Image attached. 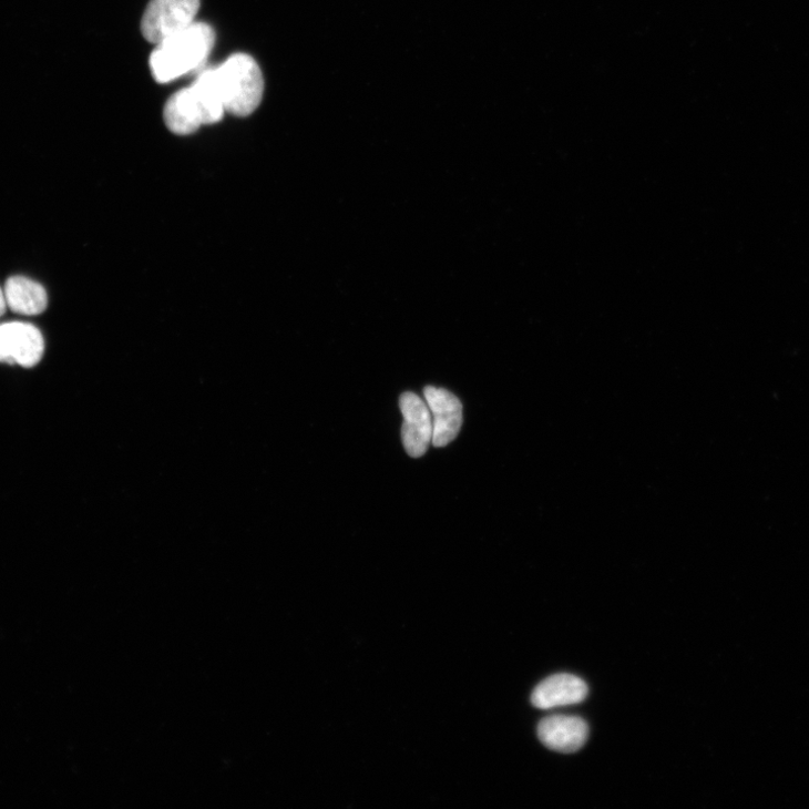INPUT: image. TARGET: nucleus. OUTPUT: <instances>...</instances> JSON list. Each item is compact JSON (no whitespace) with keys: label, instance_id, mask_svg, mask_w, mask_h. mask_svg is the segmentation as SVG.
<instances>
[{"label":"nucleus","instance_id":"obj_7","mask_svg":"<svg viewBox=\"0 0 809 809\" xmlns=\"http://www.w3.org/2000/svg\"><path fill=\"white\" fill-rule=\"evenodd\" d=\"M587 723L581 717L554 715L542 719L537 727L540 741L550 750L575 754L587 743Z\"/></svg>","mask_w":809,"mask_h":809},{"label":"nucleus","instance_id":"obj_1","mask_svg":"<svg viewBox=\"0 0 809 809\" xmlns=\"http://www.w3.org/2000/svg\"><path fill=\"white\" fill-rule=\"evenodd\" d=\"M214 42L215 33L209 25L193 23L156 44L150 57L152 75L157 83L166 84L199 68L211 53Z\"/></svg>","mask_w":809,"mask_h":809},{"label":"nucleus","instance_id":"obj_3","mask_svg":"<svg viewBox=\"0 0 809 809\" xmlns=\"http://www.w3.org/2000/svg\"><path fill=\"white\" fill-rule=\"evenodd\" d=\"M199 6V0H151L141 23L143 37L158 44L184 31L195 23Z\"/></svg>","mask_w":809,"mask_h":809},{"label":"nucleus","instance_id":"obj_6","mask_svg":"<svg viewBox=\"0 0 809 809\" xmlns=\"http://www.w3.org/2000/svg\"><path fill=\"white\" fill-rule=\"evenodd\" d=\"M424 397L433 422V440L436 448L451 443L459 434L462 426V403L457 396L443 388L427 387Z\"/></svg>","mask_w":809,"mask_h":809},{"label":"nucleus","instance_id":"obj_12","mask_svg":"<svg viewBox=\"0 0 809 809\" xmlns=\"http://www.w3.org/2000/svg\"><path fill=\"white\" fill-rule=\"evenodd\" d=\"M8 308L6 293L3 288H0V316L4 315Z\"/></svg>","mask_w":809,"mask_h":809},{"label":"nucleus","instance_id":"obj_10","mask_svg":"<svg viewBox=\"0 0 809 809\" xmlns=\"http://www.w3.org/2000/svg\"><path fill=\"white\" fill-rule=\"evenodd\" d=\"M8 307L21 315H39L47 309L45 288L27 277L16 276L8 279L4 287Z\"/></svg>","mask_w":809,"mask_h":809},{"label":"nucleus","instance_id":"obj_5","mask_svg":"<svg viewBox=\"0 0 809 809\" xmlns=\"http://www.w3.org/2000/svg\"><path fill=\"white\" fill-rule=\"evenodd\" d=\"M399 408L403 418L401 439L412 458L424 455L433 440V422L427 401L413 392L400 396Z\"/></svg>","mask_w":809,"mask_h":809},{"label":"nucleus","instance_id":"obj_2","mask_svg":"<svg viewBox=\"0 0 809 809\" xmlns=\"http://www.w3.org/2000/svg\"><path fill=\"white\" fill-rule=\"evenodd\" d=\"M225 112L235 116L252 115L260 105L265 81L256 60L248 54H234L215 69Z\"/></svg>","mask_w":809,"mask_h":809},{"label":"nucleus","instance_id":"obj_8","mask_svg":"<svg viewBox=\"0 0 809 809\" xmlns=\"http://www.w3.org/2000/svg\"><path fill=\"white\" fill-rule=\"evenodd\" d=\"M588 695L587 684L574 675L560 674L543 680L532 694V704L540 709L582 703Z\"/></svg>","mask_w":809,"mask_h":809},{"label":"nucleus","instance_id":"obj_4","mask_svg":"<svg viewBox=\"0 0 809 809\" xmlns=\"http://www.w3.org/2000/svg\"><path fill=\"white\" fill-rule=\"evenodd\" d=\"M42 334L30 322L10 321L0 326V363L35 367L43 358Z\"/></svg>","mask_w":809,"mask_h":809},{"label":"nucleus","instance_id":"obj_9","mask_svg":"<svg viewBox=\"0 0 809 809\" xmlns=\"http://www.w3.org/2000/svg\"><path fill=\"white\" fill-rule=\"evenodd\" d=\"M164 117L168 129L178 135H190L203 124V114L192 88L173 95L167 102Z\"/></svg>","mask_w":809,"mask_h":809},{"label":"nucleus","instance_id":"obj_11","mask_svg":"<svg viewBox=\"0 0 809 809\" xmlns=\"http://www.w3.org/2000/svg\"><path fill=\"white\" fill-rule=\"evenodd\" d=\"M201 106L204 124H215L223 119L225 107L218 89L215 69L199 74L191 86Z\"/></svg>","mask_w":809,"mask_h":809}]
</instances>
